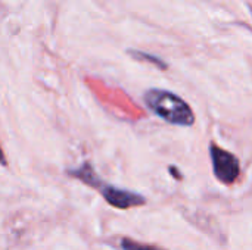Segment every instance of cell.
Returning <instances> with one entry per match:
<instances>
[{"instance_id":"cell-5","label":"cell","mask_w":252,"mask_h":250,"mask_svg":"<svg viewBox=\"0 0 252 250\" xmlns=\"http://www.w3.org/2000/svg\"><path fill=\"white\" fill-rule=\"evenodd\" d=\"M120 245H121L123 250H167L161 246H157V245H149V243H142V242L133 240L130 237L121 239Z\"/></svg>"},{"instance_id":"cell-2","label":"cell","mask_w":252,"mask_h":250,"mask_svg":"<svg viewBox=\"0 0 252 250\" xmlns=\"http://www.w3.org/2000/svg\"><path fill=\"white\" fill-rule=\"evenodd\" d=\"M210 158L213 164L214 177L224 186H232L241 175V162L236 155L220 147L217 143H210Z\"/></svg>"},{"instance_id":"cell-7","label":"cell","mask_w":252,"mask_h":250,"mask_svg":"<svg viewBox=\"0 0 252 250\" xmlns=\"http://www.w3.org/2000/svg\"><path fill=\"white\" fill-rule=\"evenodd\" d=\"M168 172L173 175V178H174V180H179V181H182V180H183V172H182L176 165H170V167H168Z\"/></svg>"},{"instance_id":"cell-6","label":"cell","mask_w":252,"mask_h":250,"mask_svg":"<svg viewBox=\"0 0 252 250\" xmlns=\"http://www.w3.org/2000/svg\"><path fill=\"white\" fill-rule=\"evenodd\" d=\"M128 53L134 57V59H139V60H146V62H151V63H154V65H157L159 69H167L168 68V65L164 62V60H161L159 57H157V56H152V55H149V53H145V52H137V50H128Z\"/></svg>"},{"instance_id":"cell-4","label":"cell","mask_w":252,"mask_h":250,"mask_svg":"<svg viewBox=\"0 0 252 250\" xmlns=\"http://www.w3.org/2000/svg\"><path fill=\"white\" fill-rule=\"evenodd\" d=\"M66 174L75 180H78L80 183H83L84 186L90 187V189H94L99 192V189L102 187L103 181L102 178L97 175V172L94 171V167L92 165V162L89 161H84L78 168L75 169H68Z\"/></svg>"},{"instance_id":"cell-3","label":"cell","mask_w":252,"mask_h":250,"mask_svg":"<svg viewBox=\"0 0 252 250\" xmlns=\"http://www.w3.org/2000/svg\"><path fill=\"white\" fill-rule=\"evenodd\" d=\"M99 193L102 194L105 202L115 209L126 211L130 208H139L146 205V197L143 194L114 184L103 183L102 187L99 189Z\"/></svg>"},{"instance_id":"cell-1","label":"cell","mask_w":252,"mask_h":250,"mask_svg":"<svg viewBox=\"0 0 252 250\" xmlns=\"http://www.w3.org/2000/svg\"><path fill=\"white\" fill-rule=\"evenodd\" d=\"M143 102L154 115L167 124L179 127H192L195 124V113L190 105L170 90L149 88L143 94Z\"/></svg>"}]
</instances>
